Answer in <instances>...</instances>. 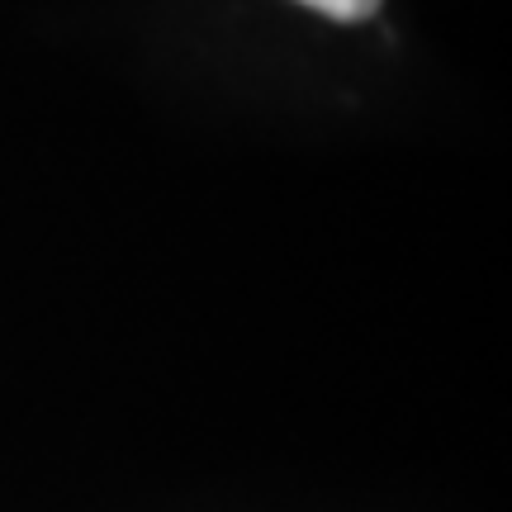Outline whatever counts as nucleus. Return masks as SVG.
Instances as JSON below:
<instances>
[{
	"label": "nucleus",
	"instance_id": "1",
	"mask_svg": "<svg viewBox=\"0 0 512 512\" xmlns=\"http://www.w3.org/2000/svg\"><path fill=\"white\" fill-rule=\"evenodd\" d=\"M299 5H309V10H318L328 19H342V24H361V19L380 15L384 0H299Z\"/></svg>",
	"mask_w": 512,
	"mask_h": 512
}]
</instances>
